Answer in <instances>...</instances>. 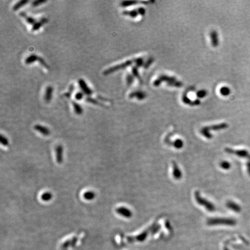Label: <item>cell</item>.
<instances>
[{"label":"cell","mask_w":250,"mask_h":250,"mask_svg":"<svg viewBox=\"0 0 250 250\" xmlns=\"http://www.w3.org/2000/svg\"><path fill=\"white\" fill-rule=\"evenodd\" d=\"M0 142L1 143L2 145H3L4 146H7L8 145L9 141L7 139V138L5 136H4L3 135H1V138H0Z\"/></svg>","instance_id":"cb8c5ba5"},{"label":"cell","mask_w":250,"mask_h":250,"mask_svg":"<svg viewBox=\"0 0 250 250\" xmlns=\"http://www.w3.org/2000/svg\"><path fill=\"white\" fill-rule=\"evenodd\" d=\"M74 86H73V85H70V89H69V92H67V93L65 94V96H67L68 98H70V96H71V94L72 92L74 91Z\"/></svg>","instance_id":"4316f807"},{"label":"cell","mask_w":250,"mask_h":250,"mask_svg":"<svg viewBox=\"0 0 250 250\" xmlns=\"http://www.w3.org/2000/svg\"><path fill=\"white\" fill-rule=\"evenodd\" d=\"M28 2V1H27V0H22V1H18L17 3H16L13 5L12 9L15 11L17 10L18 9H19L20 8L23 7V6H25V4H27Z\"/></svg>","instance_id":"2e32d148"},{"label":"cell","mask_w":250,"mask_h":250,"mask_svg":"<svg viewBox=\"0 0 250 250\" xmlns=\"http://www.w3.org/2000/svg\"><path fill=\"white\" fill-rule=\"evenodd\" d=\"M226 207L228 208H229L230 210L234 211V212H237L239 213L241 211V208L239 206V205H238L237 203H234L232 201H229L226 203Z\"/></svg>","instance_id":"7c38bea8"},{"label":"cell","mask_w":250,"mask_h":250,"mask_svg":"<svg viewBox=\"0 0 250 250\" xmlns=\"http://www.w3.org/2000/svg\"><path fill=\"white\" fill-rule=\"evenodd\" d=\"M173 175L175 180H180L182 178L183 174L181 170L179 168V167L175 162H173Z\"/></svg>","instance_id":"ba28073f"},{"label":"cell","mask_w":250,"mask_h":250,"mask_svg":"<svg viewBox=\"0 0 250 250\" xmlns=\"http://www.w3.org/2000/svg\"><path fill=\"white\" fill-rule=\"evenodd\" d=\"M86 101L88 103H91V104H93L94 105H98V106H104V105L100 104V103L97 100H96V99H93V98L91 97H87L86 99Z\"/></svg>","instance_id":"44dd1931"},{"label":"cell","mask_w":250,"mask_h":250,"mask_svg":"<svg viewBox=\"0 0 250 250\" xmlns=\"http://www.w3.org/2000/svg\"><path fill=\"white\" fill-rule=\"evenodd\" d=\"M231 164L228 161H223L220 163V167L224 170H228L231 168Z\"/></svg>","instance_id":"7402d4cb"},{"label":"cell","mask_w":250,"mask_h":250,"mask_svg":"<svg viewBox=\"0 0 250 250\" xmlns=\"http://www.w3.org/2000/svg\"><path fill=\"white\" fill-rule=\"evenodd\" d=\"M39 56L35 54H31L25 59V63L27 65L31 64L35 61H38Z\"/></svg>","instance_id":"5bb4252c"},{"label":"cell","mask_w":250,"mask_h":250,"mask_svg":"<svg viewBox=\"0 0 250 250\" xmlns=\"http://www.w3.org/2000/svg\"><path fill=\"white\" fill-rule=\"evenodd\" d=\"M225 151L229 153L234 154L239 157L242 158H247L249 156V152L245 150H234L231 148H225Z\"/></svg>","instance_id":"52a82bcc"},{"label":"cell","mask_w":250,"mask_h":250,"mask_svg":"<svg viewBox=\"0 0 250 250\" xmlns=\"http://www.w3.org/2000/svg\"><path fill=\"white\" fill-rule=\"evenodd\" d=\"M84 93L82 92H78L75 94V99L78 101L83 99L84 97Z\"/></svg>","instance_id":"d4e9b609"},{"label":"cell","mask_w":250,"mask_h":250,"mask_svg":"<svg viewBox=\"0 0 250 250\" xmlns=\"http://www.w3.org/2000/svg\"><path fill=\"white\" fill-rule=\"evenodd\" d=\"M72 104H73V109L74 110V112H75V113L76 115H79L82 114L83 109H82L81 106L79 104H78L76 102H74V101H73Z\"/></svg>","instance_id":"9a60e30c"},{"label":"cell","mask_w":250,"mask_h":250,"mask_svg":"<svg viewBox=\"0 0 250 250\" xmlns=\"http://www.w3.org/2000/svg\"><path fill=\"white\" fill-rule=\"evenodd\" d=\"M53 88L51 86H48L46 88L45 94H44V100L46 103H49L53 96Z\"/></svg>","instance_id":"8fae6325"},{"label":"cell","mask_w":250,"mask_h":250,"mask_svg":"<svg viewBox=\"0 0 250 250\" xmlns=\"http://www.w3.org/2000/svg\"><path fill=\"white\" fill-rule=\"evenodd\" d=\"M56 161L58 164H61L63 161V147L61 145H58L55 148Z\"/></svg>","instance_id":"8992f818"},{"label":"cell","mask_w":250,"mask_h":250,"mask_svg":"<svg viewBox=\"0 0 250 250\" xmlns=\"http://www.w3.org/2000/svg\"><path fill=\"white\" fill-rule=\"evenodd\" d=\"M131 63H131L130 61H126L125 63H124L122 64H118V65L115 66L110 67V68H109L108 69H106L105 71H104L103 74L105 75V76L109 75V74H112V73H114L115 71H118V70H119L121 69H122V68H124L125 67H127Z\"/></svg>","instance_id":"3957f363"},{"label":"cell","mask_w":250,"mask_h":250,"mask_svg":"<svg viewBox=\"0 0 250 250\" xmlns=\"http://www.w3.org/2000/svg\"><path fill=\"white\" fill-rule=\"evenodd\" d=\"M201 133L203 135H204L206 138H207L208 139H210L212 137V135L211 134V133H209V130H208L207 127L203 128L201 130Z\"/></svg>","instance_id":"ffe728a7"},{"label":"cell","mask_w":250,"mask_h":250,"mask_svg":"<svg viewBox=\"0 0 250 250\" xmlns=\"http://www.w3.org/2000/svg\"><path fill=\"white\" fill-rule=\"evenodd\" d=\"M19 15H20V16L22 17H23V18H25V21H26V22H27L28 24H30V25H34V24L37 22V20H35V18H34L33 17L27 16V14L25 13V12H20V13H19Z\"/></svg>","instance_id":"4fadbf2b"},{"label":"cell","mask_w":250,"mask_h":250,"mask_svg":"<svg viewBox=\"0 0 250 250\" xmlns=\"http://www.w3.org/2000/svg\"><path fill=\"white\" fill-rule=\"evenodd\" d=\"M116 212L119 215L126 218H130L133 216L132 211L125 207H119L116 209Z\"/></svg>","instance_id":"5b68a950"},{"label":"cell","mask_w":250,"mask_h":250,"mask_svg":"<svg viewBox=\"0 0 250 250\" xmlns=\"http://www.w3.org/2000/svg\"><path fill=\"white\" fill-rule=\"evenodd\" d=\"M172 145L176 149L179 150V149H181L183 147V140H181L180 139H178V140H176L175 141L173 142Z\"/></svg>","instance_id":"d6986e66"},{"label":"cell","mask_w":250,"mask_h":250,"mask_svg":"<svg viewBox=\"0 0 250 250\" xmlns=\"http://www.w3.org/2000/svg\"><path fill=\"white\" fill-rule=\"evenodd\" d=\"M96 197V193L93 191H87L83 194V198L85 200H93Z\"/></svg>","instance_id":"e0dca14e"},{"label":"cell","mask_w":250,"mask_h":250,"mask_svg":"<svg viewBox=\"0 0 250 250\" xmlns=\"http://www.w3.org/2000/svg\"><path fill=\"white\" fill-rule=\"evenodd\" d=\"M194 197L195 198L196 202L198 203V204H199L201 206H203L208 211L213 212L216 211V206L214 205V204H213L208 200L206 199L205 198H202L201 196L200 192L197 191L195 192Z\"/></svg>","instance_id":"6da1fadb"},{"label":"cell","mask_w":250,"mask_h":250,"mask_svg":"<svg viewBox=\"0 0 250 250\" xmlns=\"http://www.w3.org/2000/svg\"><path fill=\"white\" fill-rule=\"evenodd\" d=\"M34 129L36 131L38 132L39 133H40L45 136H48L50 135V132L49 129L48 127H45L43 126H42L41 125H35L34 126Z\"/></svg>","instance_id":"9c48e42d"},{"label":"cell","mask_w":250,"mask_h":250,"mask_svg":"<svg viewBox=\"0 0 250 250\" xmlns=\"http://www.w3.org/2000/svg\"><path fill=\"white\" fill-rule=\"evenodd\" d=\"M247 170H248V172H249V174L250 175V162H249L247 163Z\"/></svg>","instance_id":"83f0119b"},{"label":"cell","mask_w":250,"mask_h":250,"mask_svg":"<svg viewBox=\"0 0 250 250\" xmlns=\"http://www.w3.org/2000/svg\"><path fill=\"white\" fill-rule=\"evenodd\" d=\"M78 85H79L82 92H83L85 94H86L88 96L92 95L93 91L91 90V89L88 86V85H87V83L85 82V81L84 79L81 78L78 80Z\"/></svg>","instance_id":"277c9868"},{"label":"cell","mask_w":250,"mask_h":250,"mask_svg":"<svg viewBox=\"0 0 250 250\" xmlns=\"http://www.w3.org/2000/svg\"><path fill=\"white\" fill-rule=\"evenodd\" d=\"M53 198V195L49 192H45L42 194L41 198L44 201H49Z\"/></svg>","instance_id":"ac0fdd59"},{"label":"cell","mask_w":250,"mask_h":250,"mask_svg":"<svg viewBox=\"0 0 250 250\" xmlns=\"http://www.w3.org/2000/svg\"><path fill=\"white\" fill-rule=\"evenodd\" d=\"M38 61L41 64L42 66H43V67H45V68H48V69H49V66H48V65L47 64V63L45 62V61L44 60V59L42 58H41V57H40L39 56V58H38Z\"/></svg>","instance_id":"484cf974"},{"label":"cell","mask_w":250,"mask_h":250,"mask_svg":"<svg viewBox=\"0 0 250 250\" xmlns=\"http://www.w3.org/2000/svg\"><path fill=\"white\" fill-rule=\"evenodd\" d=\"M236 221L232 218H210L207 221V224L209 226L224 225L233 226L236 224Z\"/></svg>","instance_id":"7a4b0ae2"},{"label":"cell","mask_w":250,"mask_h":250,"mask_svg":"<svg viewBox=\"0 0 250 250\" xmlns=\"http://www.w3.org/2000/svg\"><path fill=\"white\" fill-rule=\"evenodd\" d=\"M48 22V19L46 17H43L39 21H37L34 25H32V28H31V30L33 31H35L38 30L42 26L45 25L46 23H47V22Z\"/></svg>","instance_id":"30bf717a"},{"label":"cell","mask_w":250,"mask_h":250,"mask_svg":"<svg viewBox=\"0 0 250 250\" xmlns=\"http://www.w3.org/2000/svg\"><path fill=\"white\" fill-rule=\"evenodd\" d=\"M46 1H46V0H35V1H33L32 2L31 5L34 7H38L42 4L46 2Z\"/></svg>","instance_id":"603a6c76"}]
</instances>
